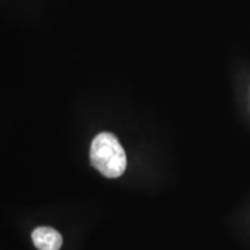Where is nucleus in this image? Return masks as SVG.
<instances>
[{"label":"nucleus","mask_w":250,"mask_h":250,"mask_svg":"<svg viewBox=\"0 0 250 250\" xmlns=\"http://www.w3.org/2000/svg\"><path fill=\"white\" fill-rule=\"evenodd\" d=\"M90 162L108 179H117L126 169V154L118 139L110 132L99 133L90 146Z\"/></svg>","instance_id":"f257e3e1"},{"label":"nucleus","mask_w":250,"mask_h":250,"mask_svg":"<svg viewBox=\"0 0 250 250\" xmlns=\"http://www.w3.org/2000/svg\"><path fill=\"white\" fill-rule=\"evenodd\" d=\"M31 240L39 250H59L62 246V234L51 227H37L31 233Z\"/></svg>","instance_id":"f03ea898"}]
</instances>
